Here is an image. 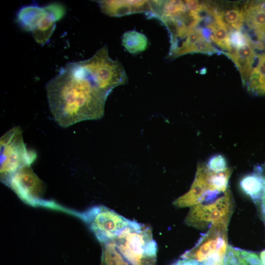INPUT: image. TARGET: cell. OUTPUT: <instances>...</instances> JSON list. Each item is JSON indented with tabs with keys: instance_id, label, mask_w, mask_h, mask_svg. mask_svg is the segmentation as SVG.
Returning a JSON list of instances; mask_svg holds the SVG:
<instances>
[{
	"instance_id": "52a82bcc",
	"label": "cell",
	"mask_w": 265,
	"mask_h": 265,
	"mask_svg": "<svg viewBox=\"0 0 265 265\" xmlns=\"http://www.w3.org/2000/svg\"><path fill=\"white\" fill-rule=\"evenodd\" d=\"M80 62L98 86L110 93L115 87L128 81L123 66L119 61L110 57L106 45L98 50L90 58Z\"/></svg>"
},
{
	"instance_id": "277c9868",
	"label": "cell",
	"mask_w": 265,
	"mask_h": 265,
	"mask_svg": "<svg viewBox=\"0 0 265 265\" xmlns=\"http://www.w3.org/2000/svg\"><path fill=\"white\" fill-rule=\"evenodd\" d=\"M235 209V201L229 188L215 199L204 201L190 207L185 224L199 230L213 224L229 225Z\"/></svg>"
},
{
	"instance_id": "e0dca14e",
	"label": "cell",
	"mask_w": 265,
	"mask_h": 265,
	"mask_svg": "<svg viewBox=\"0 0 265 265\" xmlns=\"http://www.w3.org/2000/svg\"><path fill=\"white\" fill-rule=\"evenodd\" d=\"M239 186L242 191L257 206L261 199L264 184L260 175L255 170L242 178Z\"/></svg>"
},
{
	"instance_id": "ba28073f",
	"label": "cell",
	"mask_w": 265,
	"mask_h": 265,
	"mask_svg": "<svg viewBox=\"0 0 265 265\" xmlns=\"http://www.w3.org/2000/svg\"><path fill=\"white\" fill-rule=\"evenodd\" d=\"M80 216L101 244L118 236L132 221L103 205L93 206Z\"/></svg>"
},
{
	"instance_id": "d6986e66",
	"label": "cell",
	"mask_w": 265,
	"mask_h": 265,
	"mask_svg": "<svg viewBox=\"0 0 265 265\" xmlns=\"http://www.w3.org/2000/svg\"><path fill=\"white\" fill-rule=\"evenodd\" d=\"M207 165L211 169L216 172L223 171L228 168L225 159L219 155L212 157Z\"/></svg>"
},
{
	"instance_id": "9a60e30c",
	"label": "cell",
	"mask_w": 265,
	"mask_h": 265,
	"mask_svg": "<svg viewBox=\"0 0 265 265\" xmlns=\"http://www.w3.org/2000/svg\"><path fill=\"white\" fill-rule=\"evenodd\" d=\"M251 74L245 85L251 93L265 95V53L258 55Z\"/></svg>"
},
{
	"instance_id": "4fadbf2b",
	"label": "cell",
	"mask_w": 265,
	"mask_h": 265,
	"mask_svg": "<svg viewBox=\"0 0 265 265\" xmlns=\"http://www.w3.org/2000/svg\"><path fill=\"white\" fill-rule=\"evenodd\" d=\"M224 53L234 62L238 69L243 83L245 85L259 54L249 43L237 47L231 53Z\"/></svg>"
},
{
	"instance_id": "5b68a950",
	"label": "cell",
	"mask_w": 265,
	"mask_h": 265,
	"mask_svg": "<svg viewBox=\"0 0 265 265\" xmlns=\"http://www.w3.org/2000/svg\"><path fill=\"white\" fill-rule=\"evenodd\" d=\"M228 225H211L191 249L181 258L196 261L202 265H224L228 244Z\"/></svg>"
},
{
	"instance_id": "8992f818",
	"label": "cell",
	"mask_w": 265,
	"mask_h": 265,
	"mask_svg": "<svg viewBox=\"0 0 265 265\" xmlns=\"http://www.w3.org/2000/svg\"><path fill=\"white\" fill-rule=\"evenodd\" d=\"M0 179L3 183L20 168L30 165L37 157L35 152L26 147L19 127L11 129L0 137Z\"/></svg>"
},
{
	"instance_id": "5bb4252c",
	"label": "cell",
	"mask_w": 265,
	"mask_h": 265,
	"mask_svg": "<svg viewBox=\"0 0 265 265\" xmlns=\"http://www.w3.org/2000/svg\"><path fill=\"white\" fill-rule=\"evenodd\" d=\"M240 2H218L219 11L230 31H241L243 24V5Z\"/></svg>"
},
{
	"instance_id": "8fae6325",
	"label": "cell",
	"mask_w": 265,
	"mask_h": 265,
	"mask_svg": "<svg viewBox=\"0 0 265 265\" xmlns=\"http://www.w3.org/2000/svg\"><path fill=\"white\" fill-rule=\"evenodd\" d=\"M243 29L250 45L265 53V0L244 3Z\"/></svg>"
},
{
	"instance_id": "9c48e42d",
	"label": "cell",
	"mask_w": 265,
	"mask_h": 265,
	"mask_svg": "<svg viewBox=\"0 0 265 265\" xmlns=\"http://www.w3.org/2000/svg\"><path fill=\"white\" fill-rule=\"evenodd\" d=\"M214 171L208 167L207 164L199 163L189 190L176 199L173 204L180 208L191 207L219 197V195L223 193L219 190L214 184Z\"/></svg>"
},
{
	"instance_id": "30bf717a",
	"label": "cell",
	"mask_w": 265,
	"mask_h": 265,
	"mask_svg": "<svg viewBox=\"0 0 265 265\" xmlns=\"http://www.w3.org/2000/svg\"><path fill=\"white\" fill-rule=\"evenodd\" d=\"M4 184L27 204L35 206L49 204L43 199L45 185L32 171L30 165L20 168Z\"/></svg>"
},
{
	"instance_id": "3957f363",
	"label": "cell",
	"mask_w": 265,
	"mask_h": 265,
	"mask_svg": "<svg viewBox=\"0 0 265 265\" xmlns=\"http://www.w3.org/2000/svg\"><path fill=\"white\" fill-rule=\"evenodd\" d=\"M65 9L58 3L43 7L27 5L18 12L19 23L26 30L31 32L34 40L43 46L52 35L56 22L64 15Z\"/></svg>"
},
{
	"instance_id": "ac0fdd59",
	"label": "cell",
	"mask_w": 265,
	"mask_h": 265,
	"mask_svg": "<svg viewBox=\"0 0 265 265\" xmlns=\"http://www.w3.org/2000/svg\"><path fill=\"white\" fill-rule=\"evenodd\" d=\"M122 41L125 49L131 53L143 52L148 46V40L145 35L134 30L125 32Z\"/></svg>"
},
{
	"instance_id": "7a4b0ae2",
	"label": "cell",
	"mask_w": 265,
	"mask_h": 265,
	"mask_svg": "<svg viewBox=\"0 0 265 265\" xmlns=\"http://www.w3.org/2000/svg\"><path fill=\"white\" fill-rule=\"evenodd\" d=\"M100 265H156L158 245L152 228L132 220L118 236L102 244Z\"/></svg>"
},
{
	"instance_id": "44dd1931",
	"label": "cell",
	"mask_w": 265,
	"mask_h": 265,
	"mask_svg": "<svg viewBox=\"0 0 265 265\" xmlns=\"http://www.w3.org/2000/svg\"><path fill=\"white\" fill-rule=\"evenodd\" d=\"M172 265H202L199 262L188 259L181 258L176 261Z\"/></svg>"
},
{
	"instance_id": "2e32d148",
	"label": "cell",
	"mask_w": 265,
	"mask_h": 265,
	"mask_svg": "<svg viewBox=\"0 0 265 265\" xmlns=\"http://www.w3.org/2000/svg\"><path fill=\"white\" fill-rule=\"evenodd\" d=\"M224 265H264L257 253L228 245Z\"/></svg>"
},
{
	"instance_id": "7c38bea8",
	"label": "cell",
	"mask_w": 265,
	"mask_h": 265,
	"mask_svg": "<svg viewBox=\"0 0 265 265\" xmlns=\"http://www.w3.org/2000/svg\"><path fill=\"white\" fill-rule=\"evenodd\" d=\"M102 11L109 16L120 17L127 15L144 13L150 10V0H101L99 2Z\"/></svg>"
},
{
	"instance_id": "ffe728a7",
	"label": "cell",
	"mask_w": 265,
	"mask_h": 265,
	"mask_svg": "<svg viewBox=\"0 0 265 265\" xmlns=\"http://www.w3.org/2000/svg\"><path fill=\"white\" fill-rule=\"evenodd\" d=\"M260 175L263 179L264 189L261 199L257 206L265 225V166L261 170Z\"/></svg>"
},
{
	"instance_id": "6da1fadb",
	"label": "cell",
	"mask_w": 265,
	"mask_h": 265,
	"mask_svg": "<svg viewBox=\"0 0 265 265\" xmlns=\"http://www.w3.org/2000/svg\"><path fill=\"white\" fill-rule=\"evenodd\" d=\"M46 89L54 119L65 128L101 118L110 94L98 86L80 61L66 64L49 80Z\"/></svg>"
}]
</instances>
